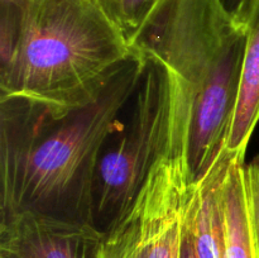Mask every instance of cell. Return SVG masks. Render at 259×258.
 Masks as SVG:
<instances>
[{
  "mask_svg": "<svg viewBox=\"0 0 259 258\" xmlns=\"http://www.w3.org/2000/svg\"><path fill=\"white\" fill-rule=\"evenodd\" d=\"M158 0H119L115 24L129 40L138 32Z\"/></svg>",
  "mask_w": 259,
  "mask_h": 258,
  "instance_id": "9",
  "label": "cell"
},
{
  "mask_svg": "<svg viewBox=\"0 0 259 258\" xmlns=\"http://www.w3.org/2000/svg\"><path fill=\"white\" fill-rule=\"evenodd\" d=\"M182 230L162 210L137 202L103 234L99 258H181Z\"/></svg>",
  "mask_w": 259,
  "mask_h": 258,
  "instance_id": "6",
  "label": "cell"
},
{
  "mask_svg": "<svg viewBox=\"0 0 259 258\" xmlns=\"http://www.w3.org/2000/svg\"><path fill=\"white\" fill-rule=\"evenodd\" d=\"M101 239L90 224L24 214L0 222V258H99Z\"/></svg>",
  "mask_w": 259,
  "mask_h": 258,
  "instance_id": "5",
  "label": "cell"
},
{
  "mask_svg": "<svg viewBox=\"0 0 259 258\" xmlns=\"http://www.w3.org/2000/svg\"><path fill=\"white\" fill-rule=\"evenodd\" d=\"M144 68L134 55L91 104L58 110L0 96V222L30 214L91 224L96 164Z\"/></svg>",
  "mask_w": 259,
  "mask_h": 258,
  "instance_id": "1",
  "label": "cell"
},
{
  "mask_svg": "<svg viewBox=\"0 0 259 258\" xmlns=\"http://www.w3.org/2000/svg\"><path fill=\"white\" fill-rule=\"evenodd\" d=\"M143 58V72L126 105L128 120L109 137L96 164L91 224L101 234L125 217L158 162L176 153L177 81L161 62Z\"/></svg>",
  "mask_w": 259,
  "mask_h": 258,
  "instance_id": "4",
  "label": "cell"
},
{
  "mask_svg": "<svg viewBox=\"0 0 259 258\" xmlns=\"http://www.w3.org/2000/svg\"><path fill=\"white\" fill-rule=\"evenodd\" d=\"M244 190L255 258H259V156L244 164Z\"/></svg>",
  "mask_w": 259,
  "mask_h": 258,
  "instance_id": "10",
  "label": "cell"
},
{
  "mask_svg": "<svg viewBox=\"0 0 259 258\" xmlns=\"http://www.w3.org/2000/svg\"><path fill=\"white\" fill-rule=\"evenodd\" d=\"M94 3L99 5L106 14L110 17V19L115 23L116 13H118L119 0H93Z\"/></svg>",
  "mask_w": 259,
  "mask_h": 258,
  "instance_id": "12",
  "label": "cell"
},
{
  "mask_svg": "<svg viewBox=\"0 0 259 258\" xmlns=\"http://www.w3.org/2000/svg\"><path fill=\"white\" fill-rule=\"evenodd\" d=\"M242 24L247 40L225 151L244 159L249 139L259 120V0L253 2Z\"/></svg>",
  "mask_w": 259,
  "mask_h": 258,
  "instance_id": "7",
  "label": "cell"
},
{
  "mask_svg": "<svg viewBox=\"0 0 259 258\" xmlns=\"http://www.w3.org/2000/svg\"><path fill=\"white\" fill-rule=\"evenodd\" d=\"M224 258H255L244 190V159L233 156L220 190Z\"/></svg>",
  "mask_w": 259,
  "mask_h": 258,
  "instance_id": "8",
  "label": "cell"
},
{
  "mask_svg": "<svg viewBox=\"0 0 259 258\" xmlns=\"http://www.w3.org/2000/svg\"><path fill=\"white\" fill-rule=\"evenodd\" d=\"M220 2H222L225 10H227L230 15H233V18H234L238 23L242 24L243 19H244L245 15L248 14V12H249L250 7H252L254 0H220Z\"/></svg>",
  "mask_w": 259,
  "mask_h": 258,
  "instance_id": "11",
  "label": "cell"
},
{
  "mask_svg": "<svg viewBox=\"0 0 259 258\" xmlns=\"http://www.w3.org/2000/svg\"><path fill=\"white\" fill-rule=\"evenodd\" d=\"M181 258H196L194 247H192L191 239L187 233L184 224V238H182V248H181Z\"/></svg>",
  "mask_w": 259,
  "mask_h": 258,
  "instance_id": "13",
  "label": "cell"
},
{
  "mask_svg": "<svg viewBox=\"0 0 259 258\" xmlns=\"http://www.w3.org/2000/svg\"><path fill=\"white\" fill-rule=\"evenodd\" d=\"M244 25L220 0H158L129 43L166 66L179 86L192 184L225 151L244 57Z\"/></svg>",
  "mask_w": 259,
  "mask_h": 258,
  "instance_id": "3",
  "label": "cell"
},
{
  "mask_svg": "<svg viewBox=\"0 0 259 258\" xmlns=\"http://www.w3.org/2000/svg\"><path fill=\"white\" fill-rule=\"evenodd\" d=\"M133 55L93 0H0V96L86 106Z\"/></svg>",
  "mask_w": 259,
  "mask_h": 258,
  "instance_id": "2",
  "label": "cell"
}]
</instances>
